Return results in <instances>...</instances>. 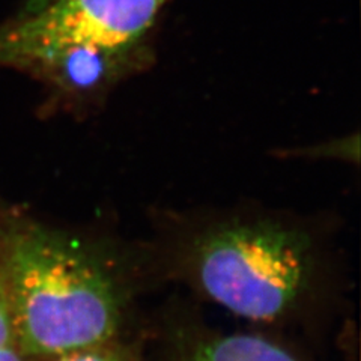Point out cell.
Wrapping results in <instances>:
<instances>
[{
	"instance_id": "cell-9",
	"label": "cell",
	"mask_w": 361,
	"mask_h": 361,
	"mask_svg": "<svg viewBox=\"0 0 361 361\" xmlns=\"http://www.w3.org/2000/svg\"><path fill=\"white\" fill-rule=\"evenodd\" d=\"M47 2H49V0H29L27 6L25 9V13H30V11H35V9L41 8L42 5H45Z\"/></svg>"
},
{
	"instance_id": "cell-1",
	"label": "cell",
	"mask_w": 361,
	"mask_h": 361,
	"mask_svg": "<svg viewBox=\"0 0 361 361\" xmlns=\"http://www.w3.org/2000/svg\"><path fill=\"white\" fill-rule=\"evenodd\" d=\"M164 264L200 295L247 321L290 318L318 289L329 248L312 219L255 205L166 211Z\"/></svg>"
},
{
	"instance_id": "cell-3",
	"label": "cell",
	"mask_w": 361,
	"mask_h": 361,
	"mask_svg": "<svg viewBox=\"0 0 361 361\" xmlns=\"http://www.w3.org/2000/svg\"><path fill=\"white\" fill-rule=\"evenodd\" d=\"M169 0H49L0 30V65L25 70L66 47H127L151 42Z\"/></svg>"
},
{
	"instance_id": "cell-2",
	"label": "cell",
	"mask_w": 361,
	"mask_h": 361,
	"mask_svg": "<svg viewBox=\"0 0 361 361\" xmlns=\"http://www.w3.org/2000/svg\"><path fill=\"white\" fill-rule=\"evenodd\" d=\"M128 268L130 253L110 236L14 221L0 271L20 351L53 360L115 341Z\"/></svg>"
},
{
	"instance_id": "cell-6",
	"label": "cell",
	"mask_w": 361,
	"mask_h": 361,
	"mask_svg": "<svg viewBox=\"0 0 361 361\" xmlns=\"http://www.w3.org/2000/svg\"><path fill=\"white\" fill-rule=\"evenodd\" d=\"M53 361H135V358L128 348L122 346L115 338V341L103 345L90 346L80 349V351L56 357Z\"/></svg>"
},
{
	"instance_id": "cell-8",
	"label": "cell",
	"mask_w": 361,
	"mask_h": 361,
	"mask_svg": "<svg viewBox=\"0 0 361 361\" xmlns=\"http://www.w3.org/2000/svg\"><path fill=\"white\" fill-rule=\"evenodd\" d=\"M0 361H25V354L20 351V348L9 346L0 351Z\"/></svg>"
},
{
	"instance_id": "cell-4",
	"label": "cell",
	"mask_w": 361,
	"mask_h": 361,
	"mask_svg": "<svg viewBox=\"0 0 361 361\" xmlns=\"http://www.w3.org/2000/svg\"><path fill=\"white\" fill-rule=\"evenodd\" d=\"M154 62L151 42L127 47H66L42 56L25 70L47 83L71 111L99 107L121 83Z\"/></svg>"
},
{
	"instance_id": "cell-5",
	"label": "cell",
	"mask_w": 361,
	"mask_h": 361,
	"mask_svg": "<svg viewBox=\"0 0 361 361\" xmlns=\"http://www.w3.org/2000/svg\"><path fill=\"white\" fill-rule=\"evenodd\" d=\"M173 361H300L285 346L255 333H202L178 349Z\"/></svg>"
},
{
	"instance_id": "cell-7",
	"label": "cell",
	"mask_w": 361,
	"mask_h": 361,
	"mask_svg": "<svg viewBox=\"0 0 361 361\" xmlns=\"http://www.w3.org/2000/svg\"><path fill=\"white\" fill-rule=\"evenodd\" d=\"M16 345H17V338H16L13 310H11L6 285L2 276V271H0V351L5 348L16 346Z\"/></svg>"
}]
</instances>
